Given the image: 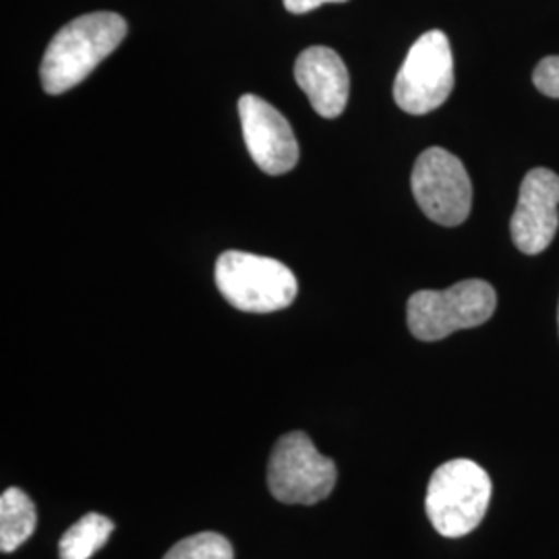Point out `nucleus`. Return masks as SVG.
I'll use <instances>...</instances> for the list:
<instances>
[{"label": "nucleus", "mask_w": 559, "mask_h": 559, "mask_svg": "<svg viewBox=\"0 0 559 559\" xmlns=\"http://www.w3.org/2000/svg\"><path fill=\"white\" fill-rule=\"evenodd\" d=\"M338 480L334 460L318 452L302 431L282 436L267 464L270 493L293 506H313L325 500Z\"/></svg>", "instance_id": "nucleus-5"}, {"label": "nucleus", "mask_w": 559, "mask_h": 559, "mask_svg": "<svg viewBox=\"0 0 559 559\" xmlns=\"http://www.w3.org/2000/svg\"><path fill=\"white\" fill-rule=\"evenodd\" d=\"M164 559H235V549L218 533H198L175 543Z\"/></svg>", "instance_id": "nucleus-13"}, {"label": "nucleus", "mask_w": 559, "mask_h": 559, "mask_svg": "<svg viewBox=\"0 0 559 559\" xmlns=\"http://www.w3.org/2000/svg\"><path fill=\"white\" fill-rule=\"evenodd\" d=\"M328 2H346V0H284V7H286V11H290L295 15H302V13L316 11L318 7L328 4Z\"/></svg>", "instance_id": "nucleus-15"}, {"label": "nucleus", "mask_w": 559, "mask_h": 559, "mask_svg": "<svg viewBox=\"0 0 559 559\" xmlns=\"http://www.w3.org/2000/svg\"><path fill=\"white\" fill-rule=\"evenodd\" d=\"M558 323H559V307H558Z\"/></svg>", "instance_id": "nucleus-16"}, {"label": "nucleus", "mask_w": 559, "mask_h": 559, "mask_svg": "<svg viewBox=\"0 0 559 559\" xmlns=\"http://www.w3.org/2000/svg\"><path fill=\"white\" fill-rule=\"evenodd\" d=\"M491 491V479L477 462L448 460L431 475L425 510L441 537L459 539L483 522Z\"/></svg>", "instance_id": "nucleus-2"}, {"label": "nucleus", "mask_w": 559, "mask_h": 559, "mask_svg": "<svg viewBox=\"0 0 559 559\" xmlns=\"http://www.w3.org/2000/svg\"><path fill=\"white\" fill-rule=\"evenodd\" d=\"M38 524L34 501L17 487H9L0 496V549L4 554L15 551L29 539Z\"/></svg>", "instance_id": "nucleus-11"}, {"label": "nucleus", "mask_w": 559, "mask_h": 559, "mask_svg": "<svg viewBox=\"0 0 559 559\" xmlns=\"http://www.w3.org/2000/svg\"><path fill=\"white\" fill-rule=\"evenodd\" d=\"M127 36V21L119 13L98 11L67 23L48 44L41 59V87L59 96L87 80Z\"/></svg>", "instance_id": "nucleus-1"}, {"label": "nucleus", "mask_w": 559, "mask_h": 559, "mask_svg": "<svg viewBox=\"0 0 559 559\" xmlns=\"http://www.w3.org/2000/svg\"><path fill=\"white\" fill-rule=\"evenodd\" d=\"M295 80L320 117L336 119L344 112L350 78L344 60L332 48L311 46L300 52L295 64Z\"/></svg>", "instance_id": "nucleus-10"}, {"label": "nucleus", "mask_w": 559, "mask_h": 559, "mask_svg": "<svg viewBox=\"0 0 559 559\" xmlns=\"http://www.w3.org/2000/svg\"><path fill=\"white\" fill-rule=\"evenodd\" d=\"M454 90V57L440 29L423 34L413 44L394 81V100L408 115L440 108Z\"/></svg>", "instance_id": "nucleus-6"}, {"label": "nucleus", "mask_w": 559, "mask_h": 559, "mask_svg": "<svg viewBox=\"0 0 559 559\" xmlns=\"http://www.w3.org/2000/svg\"><path fill=\"white\" fill-rule=\"evenodd\" d=\"M239 117L247 150L265 175L280 177L297 166L299 143L278 108L260 96L245 94L239 100Z\"/></svg>", "instance_id": "nucleus-8"}, {"label": "nucleus", "mask_w": 559, "mask_h": 559, "mask_svg": "<svg viewBox=\"0 0 559 559\" xmlns=\"http://www.w3.org/2000/svg\"><path fill=\"white\" fill-rule=\"evenodd\" d=\"M498 307L496 288L485 280H462L445 290H419L406 305L411 334L423 342L448 338L460 330L479 328Z\"/></svg>", "instance_id": "nucleus-3"}, {"label": "nucleus", "mask_w": 559, "mask_h": 559, "mask_svg": "<svg viewBox=\"0 0 559 559\" xmlns=\"http://www.w3.org/2000/svg\"><path fill=\"white\" fill-rule=\"evenodd\" d=\"M559 175L547 168L531 170L520 185L519 205L510 221L512 240L524 255H539L559 228Z\"/></svg>", "instance_id": "nucleus-9"}, {"label": "nucleus", "mask_w": 559, "mask_h": 559, "mask_svg": "<svg viewBox=\"0 0 559 559\" xmlns=\"http://www.w3.org/2000/svg\"><path fill=\"white\" fill-rule=\"evenodd\" d=\"M222 297L245 313H272L293 305L299 284L290 267L272 258L226 251L216 261Z\"/></svg>", "instance_id": "nucleus-4"}, {"label": "nucleus", "mask_w": 559, "mask_h": 559, "mask_svg": "<svg viewBox=\"0 0 559 559\" xmlns=\"http://www.w3.org/2000/svg\"><path fill=\"white\" fill-rule=\"evenodd\" d=\"M115 531V522L102 514H85L59 540L60 559H92Z\"/></svg>", "instance_id": "nucleus-12"}, {"label": "nucleus", "mask_w": 559, "mask_h": 559, "mask_svg": "<svg viewBox=\"0 0 559 559\" xmlns=\"http://www.w3.org/2000/svg\"><path fill=\"white\" fill-rule=\"evenodd\" d=\"M533 83L540 94L549 98H559V57H545L535 67Z\"/></svg>", "instance_id": "nucleus-14"}, {"label": "nucleus", "mask_w": 559, "mask_h": 559, "mask_svg": "<svg viewBox=\"0 0 559 559\" xmlns=\"http://www.w3.org/2000/svg\"><path fill=\"white\" fill-rule=\"evenodd\" d=\"M413 195L423 214L441 226H459L468 218L473 185L464 164L454 154L429 147L413 168Z\"/></svg>", "instance_id": "nucleus-7"}]
</instances>
